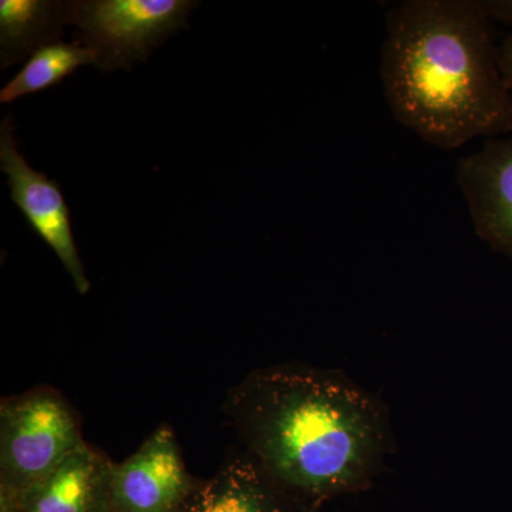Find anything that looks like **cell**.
<instances>
[{
    "label": "cell",
    "mask_w": 512,
    "mask_h": 512,
    "mask_svg": "<svg viewBox=\"0 0 512 512\" xmlns=\"http://www.w3.org/2000/svg\"><path fill=\"white\" fill-rule=\"evenodd\" d=\"M488 20L477 2L461 0H410L387 13L384 96L430 146L454 150L512 131V94Z\"/></svg>",
    "instance_id": "cell-2"
},
{
    "label": "cell",
    "mask_w": 512,
    "mask_h": 512,
    "mask_svg": "<svg viewBox=\"0 0 512 512\" xmlns=\"http://www.w3.org/2000/svg\"><path fill=\"white\" fill-rule=\"evenodd\" d=\"M488 19H497L512 25V2H477Z\"/></svg>",
    "instance_id": "cell-13"
},
{
    "label": "cell",
    "mask_w": 512,
    "mask_h": 512,
    "mask_svg": "<svg viewBox=\"0 0 512 512\" xmlns=\"http://www.w3.org/2000/svg\"><path fill=\"white\" fill-rule=\"evenodd\" d=\"M197 0H70L67 25L76 42L89 47L101 72L130 70L178 30L187 29Z\"/></svg>",
    "instance_id": "cell-4"
},
{
    "label": "cell",
    "mask_w": 512,
    "mask_h": 512,
    "mask_svg": "<svg viewBox=\"0 0 512 512\" xmlns=\"http://www.w3.org/2000/svg\"><path fill=\"white\" fill-rule=\"evenodd\" d=\"M222 413L245 454L279 487L305 494L362 487L394 450L386 407L339 370H252L231 387Z\"/></svg>",
    "instance_id": "cell-1"
},
{
    "label": "cell",
    "mask_w": 512,
    "mask_h": 512,
    "mask_svg": "<svg viewBox=\"0 0 512 512\" xmlns=\"http://www.w3.org/2000/svg\"><path fill=\"white\" fill-rule=\"evenodd\" d=\"M279 487L244 451L228 457L215 476L198 484L185 512H278Z\"/></svg>",
    "instance_id": "cell-9"
},
{
    "label": "cell",
    "mask_w": 512,
    "mask_h": 512,
    "mask_svg": "<svg viewBox=\"0 0 512 512\" xmlns=\"http://www.w3.org/2000/svg\"><path fill=\"white\" fill-rule=\"evenodd\" d=\"M12 119L5 117L0 126V168L8 175L10 198L25 215L30 228L39 235L60 259L67 274L80 295L89 293V278L76 241H74L72 218L59 184L46 174L37 173L19 153L13 136Z\"/></svg>",
    "instance_id": "cell-6"
},
{
    "label": "cell",
    "mask_w": 512,
    "mask_h": 512,
    "mask_svg": "<svg viewBox=\"0 0 512 512\" xmlns=\"http://www.w3.org/2000/svg\"><path fill=\"white\" fill-rule=\"evenodd\" d=\"M114 464L84 443L25 494L22 512H111Z\"/></svg>",
    "instance_id": "cell-8"
},
{
    "label": "cell",
    "mask_w": 512,
    "mask_h": 512,
    "mask_svg": "<svg viewBox=\"0 0 512 512\" xmlns=\"http://www.w3.org/2000/svg\"><path fill=\"white\" fill-rule=\"evenodd\" d=\"M86 443L79 414L59 390L37 386L0 403V487L22 497Z\"/></svg>",
    "instance_id": "cell-3"
},
{
    "label": "cell",
    "mask_w": 512,
    "mask_h": 512,
    "mask_svg": "<svg viewBox=\"0 0 512 512\" xmlns=\"http://www.w3.org/2000/svg\"><path fill=\"white\" fill-rule=\"evenodd\" d=\"M197 487L174 430L164 424L114 464L111 512H181Z\"/></svg>",
    "instance_id": "cell-5"
},
{
    "label": "cell",
    "mask_w": 512,
    "mask_h": 512,
    "mask_svg": "<svg viewBox=\"0 0 512 512\" xmlns=\"http://www.w3.org/2000/svg\"><path fill=\"white\" fill-rule=\"evenodd\" d=\"M94 64L89 47L80 43H64L62 40L37 50L22 70L2 90L0 103L8 104L20 97L45 92L63 83L79 67Z\"/></svg>",
    "instance_id": "cell-11"
},
{
    "label": "cell",
    "mask_w": 512,
    "mask_h": 512,
    "mask_svg": "<svg viewBox=\"0 0 512 512\" xmlns=\"http://www.w3.org/2000/svg\"><path fill=\"white\" fill-rule=\"evenodd\" d=\"M67 26L66 2L2 0L0 2V66L22 63L37 50L60 42Z\"/></svg>",
    "instance_id": "cell-10"
},
{
    "label": "cell",
    "mask_w": 512,
    "mask_h": 512,
    "mask_svg": "<svg viewBox=\"0 0 512 512\" xmlns=\"http://www.w3.org/2000/svg\"><path fill=\"white\" fill-rule=\"evenodd\" d=\"M456 180L478 237L512 258V138H488L461 158Z\"/></svg>",
    "instance_id": "cell-7"
},
{
    "label": "cell",
    "mask_w": 512,
    "mask_h": 512,
    "mask_svg": "<svg viewBox=\"0 0 512 512\" xmlns=\"http://www.w3.org/2000/svg\"><path fill=\"white\" fill-rule=\"evenodd\" d=\"M498 60L505 86L512 94V32L505 37L503 45L498 47Z\"/></svg>",
    "instance_id": "cell-12"
}]
</instances>
